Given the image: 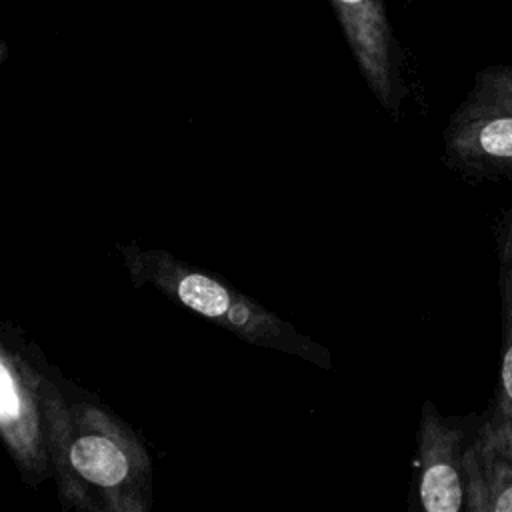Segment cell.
<instances>
[{"mask_svg":"<svg viewBox=\"0 0 512 512\" xmlns=\"http://www.w3.org/2000/svg\"><path fill=\"white\" fill-rule=\"evenodd\" d=\"M14 348L40 402L60 502L84 512H148L152 460L136 432L54 372L24 338Z\"/></svg>","mask_w":512,"mask_h":512,"instance_id":"6da1fadb","label":"cell"},{"mask_svg":"<svg viewBox=\"0 0 512 512\" xmlns=\"http://www.w3.org/2000/svg\"><path fill=\"white\" fill-rule=\"evenodd\" d=\"M118 254L134 286L164 294L178 306L228 330L232 336L252 346L298 354L310 360L322 356V350L264 304L242 294L222 278L180 260L172 252L126 242L118 244Z\"/></svg>","mask_w":512,"mask_h":512,"instance_id":"7a4b0ae2","label":"cell"},{"mask_svg":"<svg viewBox=\"0 0 512 512\" xmlns=\"http://www.w3.org/2000/svg\"><path fill=\"white\" fill-rule=\"evenodd\" d=\"M0 438L28 486L52 476L42 410L14 346L0 334Z\"/></svg>","mask_w":512,"mask_h":512,"instance_id":"3957f363","label":"cell"},{"mask_svg":"<svg viewBox=\"0 0 512 512\" xmlns=\"http://www.w3.org/2000/svg\"><path fill=\"white\" fill-rule=\"evenodd\" d=\"M446 162L476 178H512V114H452L444 134Z\"/></svg>","mask_w":512,"mask_h":512,"instance_id":"277c9868","label":"cell"},{"mask_svg":"<svg viewBox=\"0 0 512 512\" xmlns=\"http://www.w3.org/2000/svg\"><path fill=\"white\" fill-rule=\"evenodd\" d=\"M462 432L440 418L432 404L420 422V502L428 512H458L464 506Z\"/></svg>","mask_w":512,"mask_h":512,"instance_id":"5b68a950","label":"cell"},{"mask_svg":"<svg viewBox=\"0 0 512 512\" xmlns=\"http://www.w3.org/2000/svg\"><path fill=\"white\" fill-rule=\"evenodd\" d=\"M464 498L472 512H512V428L494 414L464 448Z\"/></svg>","mask_w":512,"mask_h":512,"instance_id":"8992f818","label":"cell"},{"mask_svg":"<svg viewBox=\"0 0 512 512\" xmlns=\"http://www.w3.org/2000/svg\"><path fill=\"white\" fill-rule=\"evenodd\" d=\"M332 4L366 80L380 102L392 106L398 66L382 0H332Z\"/></svg>","mask_w":512,"mask_h":512,"instance_id":"52a82bcc","label":"cell"},{"mask_svg":"<svg viewBox=\"0 0 512 512\" xmlns=\"http://www.w3.org/2000/svg\"><path fill=\"white\" fill-rule=\"evenodd\" d=\"M508 112L512 114V66H490L476 76V82L454 114Z\"/></svg>","mask_w":512,"mask_h":512,"instance_id":"ba28073f","label":"cell"},{"mask_svg":"<svg viewBox=\"0 0 512 512\" xmlns=\"http://www.w3.org/2000/svg\"><path fill=\"white\" fill-rule=\"evenodd\" d=\"M500 292L504 310V354L500 366V390L496 414L512 428V262L510 256H502L500 272Z\"/></svg>","mask_w":512,"mask_h":512,"instance_id":"9c48e42d","label":"cell"},{"mask_svg":"<svg viewBox=\"0 0 512 512\" xmlns=\"http://www.w3.org/2000/svg\"><path fill=\"white\" fill-rule=\"evenodd\" d=\"M6 58V44L0 42V62Z\"/></svg>","mask_w":512,"mask_h":512,"instance_id":"30bf717a","label":"cell"}]
</instances>
